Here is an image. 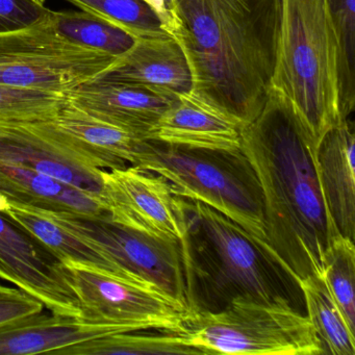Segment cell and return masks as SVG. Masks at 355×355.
Listing matches in <instances>:
<instances>
[{"instance_id": "7a4b0ae2", "label": "cell", "mask_w": 355, "mask_h": 355, "mask_svg": "<svg viewBox=\"0 0 355 355\" xmlns=\"http://www.w3.org/2000/svg\"><path fill=\"white\" fill-rule=\"evenodd\" d=\"M317 146L273 90L241 132V147L263 191L268 244L298 280L321 274L326 251L340 236L322 192Z\"/></svg>"}, {"instance_id": "4316f807", "label": "cell", "mask_w": 355, "mask_h": 355, "mask_svg": "<svg viewBox=\"0 0 355 355\" xmlns=\"http://www.w3.org/2000/svg\"><path fill=\"white\" fill-rule=\"evenodd\" d=\"M65 101L63 93L0 85V122L28 123L53 119Z\"/></svg>"}, {"instance_id": "d4e9b609", "label": "cell", "mask_w": 355, "mask_h": 355, "mask_svg": "<svg viewBox=\"0 0 355 355\" xmlns=\"http://www.w3.org/2000/svg\"><path fill=\"white\" fill-rule=\"evenodd\" d=\"M321 275L347 324L354 332L355 247L353 241L338 236L331 243L324 255Z\"/></svg>"}, {"instance_id": "52a82bcc", "label": "cell", "mask_w": 355, "mask_h": 355, "mask_svg": "<svg viewBox=\"0 0 355 355\" xmlns=\"http://www.w3.org/2000/svg\"><path fill=\"white\" fill-rule=\"evenodd\" d=\"M116 59L58 36L49 14L34 26L0 33V85L65 94L103 73Z\"/></svg>"}, {"instance_id": "6da1fadb", "label": "cell", "mask_w": 355, "mask_h": 355, "mask_svg": "<svg viewBox=\"0 0 355 355\" xmlns=\"http://www.w3.org/2000/svg\"><path fill=\"white\" fill-rule=\"evenodd\" d=\"M164 30L178 42L191 95L242 128L271 90L282 0H166Z\"/></svg>"}, {"instance_id": "e0dca14e", "label": "cell", "mask_w": 355, "mask_h": 355, "mask_svg": "<svg viewBox=\"0 0 355 355\" xmlns=\"http://www.w3.org/2000/svg\"><path fill=\"white\" fill-rule=\"evenodd\" d=\"M132 330L128 326L92 323L41 311L0 326V355L51 354L85 340Z\"/></svg>"}, {"instance_id": "ba28073f", "label": "cell", "mask_w": 355, "mask_h": 355, "mask_svg": "<svg viewBox=\"0 0 355 355\" xmlns=\"http://www.w3.org/2000/svg\"><path fill=\"white\" fill-rule=\"evenodd\" d=\"M40 211L105 253L128 273L157 286L188 307L180 241L124 225L112 219L110 213L90 216Z\"/></svg>"}, {"instance_id": "f1b7e54d", "label": "cell", "mask_w": 355, "mask_h": 355, "mask_svg": "<svg viewBox=\"0 0 355 355\" xmlns=\"http://www.w3.org/2000/svg\"><path fill=\"white\" fill-rule=\"evenodd\" d=\"M43 309L42 302L28 293L0 284V326L33 313H41Z\"/></svg>"}, {"instance_id": "9c48e42d", "label": "cell", "mask_w": 355, "mask_h": 355, "mask_svg": "<svg viewBox=\"0 0 355 355\" xmlns=\"http://www.w3.org/2000/svg\"><path fill=\"white\" fill-rule=\"evenodd\" d=\"M65 265L80 300V319L135 330L184 331L188 307L153 284L124 279L84 263Z\"/></svg>"}, {"instance_id": "9a60e30c", "label": "cell", "mask_w": 355, "mask_h": 355, "mask_svg": "<svg viewBox=\"0 0 355 355\" xmlns=\"http://www.w3.org/2000/svg\"><path fill=\"white\" fill-rule=\"evenodd\" d=\"M94 80L147 89L168 96L192 92V76L182 49L172 37L137 38Z\"/></svg>"}, {"instance_id": "83f0119b", "label": "cell", "mask_w": 355, "mask_h": 355, "mask_svg": "<svg viewBox=\"0 0 355 355\" xmlns=\"http://www.w3.org/2000/svg\"><path fill=\"white\" fill-rule=\"evenodd\" d=\"M49 10L34 0H0V33L14 32L38 24Z\"/></svg>"}, {"instance_id": "8992f818", "label": "cell", "mask_w": 355, "mask_h": 355, "mask_svg": "<svg viewBox=\"0 0 355 355\" xmlns=\"http://www.w3.org/2000/svg\"><path fill=\"white\" fill-rule=\"evenodd\" d=\"M182 343L202 354H323L306 315L236 299L219 313H190Z\"/></svg>"}, {"instance_id": "44dd1931", "label": "cell", "mask_w": 355, "mask_h": 355, "mask_svg": "<svg viewBox=\"0 0 355 355\" xmlns=\"http://www.w3.org/2000/svg\"><path fill=\"white\" fill-rule=\"evenodd\" d=\"M53 355L202 354L182 343V332L149 329L118 332L53 351Z\"/></svg>"}, {"instance_id": "30bf717a", "label": "cell", "mask_w": 355, "mask_h": 355, "mask_svg": "<svg viewBox=\"0 0 355 355\" xmlns=\"http://www.w3.org/2000/svg\"><path fill=\"white\" fill-rule=\"evenodd\" d=\"M0 278L38 299L53 313L80 318L65 263L34 234L0 211Z\"/></svg>"}, {"instance_id": "4fadbf2b", "label": "cell", "mask_w": 355, "mask_h": 355, "mask_svg": "<svg viewBox=\"0 0 355 355\" xmlns=\"http://www.w3.org/2000/svg\"><path fill=\"white\" fill-rule=\"evenodd\" d=\"M78 109L105 123L148 139L151 130L178 97L147 89L93 80L65 93Z\"/></svg>"}, {"instance_id": "ffe728a7", "label": "cell", "mask_w": 355, "mask_h": 355, "mask_svg": "<svg viewBox=\"0 0 355 355\" xmlns=\"http://www.w3.org/2000/svg\"><path fill=\"white\" fill-rule=\"evenodd\" d=\"M0 211L7 214L12 219L15 220L20 225L28 230L31 234L37 236L64 263L73 261V263H84L124 279L148 284L120 268L117 263L109 259L105 253L101 252L95 247L91 246L69 230L62 227L61 225L43 215L38 209L0 198Z\"/></svg>"}, {"instance_id": "7402d4cb", "label": "cell", "mask_w": 355, "mask_h": 355, "mask_svg": "<svg viewBox=\"0 0 355 355\" xmlns=\"http://www.w3.org/2000/svg\"><path fill=\"white\" fill-rule=\"evenodd\" d=\"M306 315L321 343L323 354L354 355V332L350 329L321 274L299 280Z\"/></svg>"}, {"instance_id": "5bb4252c", "label": "cell", "mask_w": 355, "mask_h": 355, "mask_svg": "<svg viewBox=\"0 0 355 355\" xmlns=\"http://www.w3.org/2000/svg\"><path fill=\"white\" fill-rule=\"evenodd\" d=\"M0 164L20 166L53 176L103 202V170L85 165L37 132L30 122H0Z\"/></svg>"}, {"instance_id": "cb8c5ba5", "label": "cell", "mask_w": 355, "mask_h": 355, "mask_svg": "<svg viewBox=\"0 0 355 355\" xmlns=\"http://www.w3.org/2000/svg\"><path fill=\"white\" fill-rule=\"evenodd\" d=\"M87 13L107 20L136 38L171 37L163 22L145 0H67Z\"/></svg>"}, {"instance_id": "7c38bea8", "label": "cell", "mask_w": 355, "mask_h": 355, "mask_svg": "<svg viewBox=\"0 0 355 355\" xmlns=\"http://www.w3.org/2000/svg\"><path fill=\"white\" fill-rule=\"evenodd\" d=\"M85 165L101 170L132 165L145 138L101 121L66 99L53 119L30 122Z\"/></svg>"}, {"instance_id": "2e32d148", "label": "cell", "mask_w": 355, "mask_h": 355, "mask_svg": "<svg viewBox=\"0 0 355 355\" xmlns=\"http://www.w3.org/2000/svg\"><path fill=\"white\" fill-rule=\"evenodd\" d=\"M354 128L349 119L328 130L317 146V169L328 211L338 234L354 242Z\"/></svg>"}, {"instance_id": "5b68a950", "label": "cell", "mask_w": 355, "mask_h": 355, "mask_svg": "<svg viewBox=\"0 0 355 355\" xmlns=\"http://www.w3.org/2000/svg\"><path fill=\"white\" fill-rule=\"evenodd\" d=\"M130 166L162 176L175 196L213 207L268 244L263 191L242 147L205 148L145 139Z\"/></svg>"}, {"instance_id": "277c9868", "label": "cell", "mask_w": 355, "mask_h": 355, "mask_svg": "<svg viewBox=\"0 0 355 355\" xmlns=\"http://www.w3.org/2000/svg\"><path fill=\"white\" fill-rule=\"evenodd\" d=\"M271 90L284 98L318 144L345 121L332 0H282Z\"/></svg>"}, {"instance_id": "f546056e", "label": "cell", "mask_w": 355, "mask_h": 355, "mask_svg": "<svg viewBox=\"0 0 355 355\" xmlns=\"http://www.w3.org/2000/svg\"><path fill=\"white\" fill-rule=\"evenodd\" d=\"M34 1H36L37 3H39V5L44 6L45 0H34Z\"/></svg>"}, {"instance_id": "d6986e66", "label": "cell", "mask_w": 355, "mask_h": 355, "mask_svg": "<svg viewBox=\"0 0 355 355\" xmlns=\"http://www.w3.org/2000/svg\"><path fill=\"white\" fill-rule=\"evenodd\" d=\"M0 198L53 213L101 216L103 201L53 176L20 166L0 164Z\"/></svg>"}, {"instance_id": "603a6c76", "label": "cell", "mask_w": 355, "mask_h": 355, "mask_svg": "<svg viewBox=\"0 0 355 355\" xmlns=\"http://www.w3.org/2000/svg\"><path fill=\"white\" fill-rule=\"evenodd\" d=\"M58 36L76 46L118 58L136 42V37L120 26L87 12L49 11Z\"/></svg>"}, {"instance_id": "484cf974", "label": "cell", "mask_w": 355, "mask_h": 355, "mask_svg": "<svg viewBox=\"0 0 355 355\" xmlns=\"http://www.w3.org/2000/svg\"><path fill=\"white\" fill-rule=\"evenodd\" d=\"M338 46L340 114L349 119L355 105V0H332Z\"/></svg>"}, {"instance_id": "ac0fdd59", "label": "cell", "mask_w": 355, "mask_h": 355, "mask_svg": "<svg viewBox=\"0 0 355 355\" xmlns=\"http://www.w3.org/2000/svg\"><path fill=\"white\" fill-rule=\"evenodd\" d=\"M242 126L194 96L178 95L148 139L205 148H241Z\"/></svg>"}, {"instance_id": "8fae6325", "label": "cell", "mask_w": 355, "mask_h": 355, "mask_svg": "<svg viewBox=\"0 0 355 355\" xmlns=\"http://www.w3.org/2000/svg\"><path fill=\"white\" fill-rule=\"evenodd\" d=\"M101 174L103 202L112 219L153 236L182 239L180 203L167 180L136 166L103 170Z\"/></svg>"}, {"instance_id": "3957f363", "label": "cell", "mask_w": 355, "mask_h": 355, "mask_svg": "<svg viewBox=\"0 0 355 355\" xmlns=\"http://www.w3.org/2000/svg\"><path fill=\"white\" fill-rule=\"evenodd\" d=\"M176 197L184 226L180 243L190 313H219L236 299H246L305 315L299 280L269 245L213 207Z\"/></svg>"}]
</instances>
